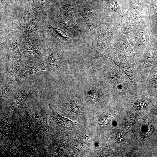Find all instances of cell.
Wrapping results in <instances>:
<instances>
[{
  "mask_svg": "<svg viewBox=\"0 0 157 157\" xmlns=\"http://www.w3.org/2000/svg\"><path fill=\"white\" fill-rule=\"evenodd\" d=\"M106 62L103 68V75L108 86L120 94L135 90L131 80L119 67L110 60Z\"/></svg>",
  "mask_w": 157,
  "mask_h": 157,
  "instance_id": "obj_1",
  "label": "cell"
},
{
  "mask_svg": "<svg viewBox=\"0 0 157 157\" xmlns=\"http://www.w3.org/2000/svg\"><path fill=\"white\" fill-rule=\"evenodd\" d=\"M110 60L126 74L131 80L136 90L140 91L142 89L140 83L138 73L134 64L119 56L110 57Z\"/></svg>",
  "mask_w": 157,
  "mask_h": 157,
  "instance_id": "obj_2",
  "label": "cell"
},
{
  "mask_svg": "<svg viewBox=\"0 0 157 157\" xmlns=\"http://www.w3.org/2000/svg\"><path fill=\"white\" fill-rule=\"evenodd\" d=\"M79 13L85 19L92 35L94 36L97 26V14L94 10L82 8L80 10Z\"/></svg>",
  "mask_w": 157,
  "mask_h": 157,
  "instance_id": "obj_3",
  "label": "cell"
},
{
  "mask_svg": "<svg viewBox=\"0 0 157 157\" xmlns=\"http://www.w3.org/2000/svg\"><path fill=\"white\" fill-rule=\"evenodd\" d=\"M56 20L59 26L67 33L73 35H76L78 33L79 30L75 19L60 16Z\"/></svg>",
  "mask_w": 157,
  "mask_h": 157,
  "instance_id": "obj_4",
  "label": "cell"
},
{
  "mask_svg": "<svg viewBox=\"0 0 157 157\" xmlns=\"http://www.w3.org/2000/svg\"><path fill=\"white\" fill-rule=\"evenodd\" d=\"M107 45V42L105 37L103 35H99L94 57L96 61H99L103 59L106 51Z\"/></svg>",
  "mask_w": 157,
  "mask_h": 157,
  "instance_id": "obj_5",
  "label": "cell"
},
{
  "mask_svg": "<svg viewBox=\"0 0 157 157\" xmlns=\"http://www.w3.org/2000/svg\"><path fill=\"white\" fill-rule=\"evenodd\" d=\"M43 69L38 66L25 65L22 70L16 76L15 81H18L28 76L34 74L40 71L44 70Z\"/></svg>",
  "mask_w": 157,
  "mask_h": 157,
  "instance_id": "obj_6",
  "label": "cell"
},
{
  "mask_svg": "<svg viewBox=\"0 0 157 157\" xmlns=\"http://www.w3.org/2000/svg\"><path fill=\"white\" fill-rule=\"evenodd\" d=\"M60 14L66 17L75 19L76 18V10L69 5H66L61 9Z\"/></svg>",
  "mask_w": 157,
  "mask_h": 157,
  "instance_id": "obj_7",
  "label": "cell"
},
{
  "mask_svg": "<svg viewBox=\"0 0 157 157\" xmlns=\"http://www.w3.org/2000/svg\"><path fill=\"white\" fill-rule=\"evenodd\" d=\"M51 29L55 35L63 40L69 42L73 40L69 38L66 33L61 30L52 27H51Z\"/></svg>",
  "mask_w": 157,
  "mask_h": 157,
  "instance_id": "obj_8",
  "label": "cell"
},
{
  "mask_svg": "<svg viewBox=\"0 0 157 157\" xmlns=\"http://www.w3.org/2000/svg\"><path fill=\"white\" fill-rule=\"evenodd\" d=\"M101 92L99 91L92 92L90 93L89 96L92 101H96L98 99Z\"/></svg>",
  "mask_w": 157,
  "mask_h": 157,
  "instance_id": "obj_9",
  "label": "cell"
},
{
  "mask_svg": "<svg viewBox=\"0 0 157 157\" xmlns=\"http://www.w3.org/2000/svg\"><path fill=\"white\" fill-rule=\"evenodd\" d=\"M107 118L104 117L101 119L99 121V123L102 125L104 124L107 123Z\"/></svg>",
  "mask_w": 157,
  "mask_h": 157,
  "instance_id": "obj_10",
  "label": "cell"
},
{
  "mask_svg": "<svg viewBox=\"0 0 157 157\" xmlns=\"http://www.w3.org/2000/svg\"><path fill=\"white\" fill-rule=\"evenodd\" d=\"M53 0L56 2V3H57V2L56 0Z\"/></svg>",
  "mask_w": 157,
  "mask_h": 157,
  "instance_id": "obj_11",
  "label": "cell"
},
{
  "mask_svg": "<svg viewBox=\"0 0 157 157\" xmlns=\"http://www.w3.org/2000/svg\"><path fill=\"white\" fill-rule=\"evenodd\" d=\"M3 0H1V1H2Z\"/></svg>",
  "mask_w": 157,
  "mask_h": 157,
  "instance_id": "obj_12",
  "label": "cell"
}]
</instances>
